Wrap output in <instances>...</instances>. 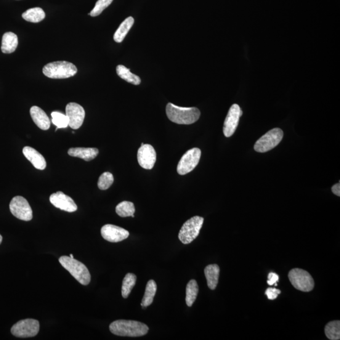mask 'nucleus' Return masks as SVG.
Segmentation results:
<instances>
[{"mask_svg":"<svg viewBox=\"0 0 340 340\" xmlns=\"http://www.w3.org/2000/svg\"><path fill=\"white\" fill-rule=\"evenodd\" d=\"M59 261L61 265L70 272L71 275L82 285L87 286L91 281L89 269L80 262L70 257H61Z\"/></svg>","mask_w":340,"mask_h":340,"instance_id":"7ed1b4c3","label":"nucleus"},{"mask_svg":"<svg viewBox=\"0 0 340 340\" xmlns=\"http://www.w3.org/2000/svg\"><path fill=\"white\" fill-rule=\"evenodd\" d=\"M45 17H46V14L44 10L39 7L29 9L22 14L23 19L33 23L41 22L44 19Z\"/></svg>","mask_w":340,"mask_h":340,"instance_id":"b1692460","label":"nucleus"},{"mask_svg":"<svg viewBox=\"0 0 340 340\" xmlns=\"http://www.w3.org/2000/svg\"><path fill=\"white\" fill-rule=\"evenodd\" d=\"M103 239L111 243H118L129 237V233L124 228L112 224H106L101 229Z\"/></svg>","mask_w":340,"mask_h":340,"instance_id":"ddd939ff","label":"nucleus"},{"mask_svg":"<svg viewBox=\"0 0 340 340\" xmlns=\"http://www.w3.org/2000/svg\"><path fill=\"white\" fill-rule=\"evenodd\" d=\"M117 74L122 79L134 85H139L141 82L139 76L132 73L131 71L123 65H119L116 68Z\"/></svg>","mask_w":340,"mask_h":340,"instance_id":"5701e85b","label":"nucleus"},{"mask_svg":"<svg viewBox=\"0 0 340 340\" xmlns=\"http://www.w3.org/2000/svg\"><path fill=\"white\" fill-rule=\"evenodd\" d=\"M66 115L68 119V126L71 129L79 128L83 123L85 111L83 107L76 103H70L66 105Z\"/></svg>","mask_w":340,"mask_h":340,"instance_id":"f8f14e48","label":"nucleus"},{"mask_svg":"<svg viewBox=\"0 0 340 340\" xmlns=\"http://www.w3.org/2000/svg\"><path fill=\"white\" fill-rule=\"evenodd\" d=\"M23 153L36 168L43 170L46 168V159L35 149L26 146L23 149Z\"/></svg>","mask_w":340,"mask_h":340,"instance_id":"dca6fc26","label":"nucleus"},{"mask_svg":"<svg viewBox=\"0 0 340 340\" xmlns=\"http://www.w3.org/2000/svg\"><path fill=\"white\" fill-rule=\"evenodd\" d=\"M116 213L122 217L131 216L134 217L135 209L134 204L131 202L123 201L117 206L116 208Z\"/></svg>","mask_w":340,"mask_h":340,"instance_id":"bb28decb","label":"nucleus"},{"mask_svg":"<svg viewBox=\"0 0 340 340\" xmlns=\"http://www.w3.org/2000/svg\"><path fill=\"white\" fill-rule=\"evenodd\" d=\"M137 160L139 165L146 169H151L155 166L156 153L150 145H143L138 150Z\"/></svg>","mask_w":340,"mask_h":340,"instance_id":"4468645a","label":"nucleus"},{"mask_svg":"<svg viewBox=\"0 0 340 340\" xmlns=\"http://www.w3.org/2000/svg\"><path fill=\"white\" fill-rule=\"evenodd\" d=\"M134 23V19L133 17H129L121 23L119 26L118 30L116 31L114 34V39L118 43H121L125 37L127 36V33L131 30V29Z\"/></svg>","mask_w":340,"mask_h":340,"instance_id":"412c9836","label":"nucleus"},{"mask_svg":"<svg viewBox=\"0 0 340 340\" xmlns=\"http://www.w3.org/2000/svg\"><path fill=\"white\" fill-rule=\"evenodd\" d=\"M78 71L75 65L68 61H55L47 64L42 69L45 76L52 79H65L75 75Z\"/></svg>","mask_w":340,"mask_h":340,"instance_id":"20e7f679","label":"nucleus"},{"mask_svg":"<svg viewBox=\"0 0 340 340\" xmlns=\"http://www.w3.org/2000/svg\"><path fill=\"white\" fill-rule=\"evenodd\" d=\"M68 155L90 161L97 157L99 151L97 148H72L68 151Z\"/></svg>","mask_w":340,"mask_h":340,"instance_id":"a211bd4d","label":"nucleus"},{"mask_svg":"<svg viewBox=\"0 0 340 340\" xmlns=\"http://www.w3.org/2000/svg\"><path fill=\"white\" fill-rule=\"evenodd\" d=\"M52 122L56 126L57 131L58 129L66 128L68 126V119L66 115L60 111H53L51 114Z\"/></svg>","mask_w":340,"mask_h":340,"instance_id":"c85d7f7f","label":"nucleus"},{"mask_svg":"<svg viewBox=\"0 0 340 340\" xmlns=\"http://www.w3.org/2000/svg\"><path fill=\"white\" fill-rule=\"evenodd\" d=\"M2 240H3V237H2V236L1 235H0V244L2 243Z\"/></svg>","mask_w":340,"mask_h":340,"instance_id":"f704fd0d","label":"nucleus"},{"mask_svg":"<svg viewBox=\"0 0 340 340\" xmlns=\"http://www.w3.org/2000/svg\"><path fill=\"white\" fill-rule=\"evenodd\" d=\"M18 37L15 34L9 32L3 36L2 41V51L5 54H11L15 52L18 46Z\"/></svg>","mask_w":340,"mask_h":340,"instance_id":"aec40b11","label":"nucleus"},{"mask_svg":"<svg viewBox=\"0 0 340 340\" xmlns=\"http://www.w3.org/2000/svg\"><path fill=\"white\" fill-rule=\"evenodd\" d=\"M203 217L194 216L188 219L182 225L179 234V238L183 244H187L197 237L204 223Z\"/></svg>","mask_w":340,"mask_h":340,"instance_id":"39448f33","label":"nucleus"},{"mask_svg":"<svg viewBox=\"0 0 340 340\" xmlns=\"http://www.w3.org/2000/svg\"><path fill=\"white\" fill-rule=\"evenodd\" d=\"M207 286L211 290H215L219 282L220 268L217 264L209 265L204 270Z\"/></svg>","mask_w":340,"mask_h":340,"instance_id":"6ab92c4d","label":"nucleus"},{"mask_svg":"<svg viewBox=\"0 0 340 340\" xmlns=\"http://www.w3.org/2000/svg\"><path fill=\"white\" fill-rule=\"evenodd\" d=\"M70 257L71 258V259H74V256H73V255L72 254H71L70 255Z\"/></svg>","mask_w":340,"mask_h":340,"instance_id":"c9c22d12","label":"nucleus"},{"mask_svg":"<svg viewBox=\"0 0 340 340\" xmlns=\"http://www.w3.org/2000/svg\"><path fill=\"white\" fill-rule=\"evenodd\" d=\"M156 291H157V285H156L155 281L153 280H149L147 285H146L144 297H143L141 304H140L143 308L145 309V308L153 303Z\"/></svg>","mask_w":340,"mask_h":340,"instance_id":"4be33fe9","label":"nucleus"},{"mask_svg":"<svg viewBox=\"0 0 340 340\" xmlns=\"http://www.w3.org/2000/svg\"><path fill=\"white\" fill-rule=\"evenodd\" d=\"M166 112L169 120L178 124L195 123L201 116V111L197 108L181 107L172 103L166 105Z\"/></svg>","mask_w":340,"mask_h":340,"instance_id":"f03ea898","label":"nucleus"},{"mask_svg":"<svg viewBox=\"0 0 340 340\" xmlns=\"http://www.w3.org/2000/svg\"><path fill=\"white\" fill-rule=\"evenodd\" d=\"M32 119L40 129L46 131L50 126V121L45 111L41 108L33 106L30 110Z\"/></svg>","mask_w":340,"mask_h":340,"instance_id":"f3484780","label":"nucleus"},{"mask_svg":"<svg viewBox=\"0 0 340 340\" xmlns=\"http://www.w3.org/2000/svg\"><path fill=\"white\" fill-rule=\"evenodd\" d=\"M113 1L114 0H98L94 9L89 13V15L92 16V17H97V16L100 15L103 10L107 9Z\"/></svg>","mask_w":340,"mask_h":340,"instance_id":"7c9ffc66","label":"nucleus"},{"mask_svg":"<svg viewBox=\"0 0 340 340\" xmlns=\"http://www.w3.org/2000/svg\"><path fill=\"white\" fill-rule=\"evenodd\" d=\"M199 293V286L195 280H191L186 288V304L191 307L194 303Z\"/></svg>","mask_w":340,"mask_h":340,"instance_id":"393cba45","label":"nucleus"},{"mask_svg":"<svg viewBox=\"0 0 340 340\" xmlns=\"http://www.w3.org/2000/svg\"><path fill=\"white\" fill-rule=\"evenodd\" d=\"M10 212L18 219L29 221L33 217V210L28 201L22 196H16L10 204Z\"/></svg>","mask_w":340,"mask_h":340,"instance_id":"9d476101","label":"nucleus"},{"mask_svg":"<svg viewBox=\"0 0 340 340\" xmlns=\"http://www.w3.org/2000/svg\"><path fill=\"white\" fill-rule=\"evenodd\" d=\"M288 276L292 285L297 290L308 292L314 289V279L307 271L294 268L289 272Z\"/></svg>","mask_w":340,"mask_h":340,"instance_id":"423d86ee","label":"nucleus"},{"mask_svg":"<svg viewBox=\"0 0 340 340\" xmlns=\"http://www.w3.org/2000/svg\"><path fill=\"white\" fill-rule=\"evenodd\" d=\"M49 200L53 206L62 211L73 212L78 209L73 199L62 192L52 193L50 196Z\"/></svg>","mask_w":340,"mask_h":340,"instance_id":"2eb2a0df","label":"nucleus"},{"mask_svg":"<svg viewBox=\"0 0 340 340\" xmlns=\"http://www.w3.org/2000/svg\"><path fill=\"white\" fill-rule=\"evenodd\" d=\"M281 293V291L276 288H268L265 291V294L267 295L268 299L275 300L277 298L278 294Z\"/></svg>","mask_w":340,"mask_h":340,"instance_id":"2f4dec72","label":"nucleus"},{"mask_svg":"<svg viewBox=\"0 0 340 340\" xmlns=\"http://www.w3.org/2000/svg\"><path fill=\"white\" fill-rule=\"evenodd\" d=\"M332 192L337 196H340V184L339 183H336L331 188Z\"/></svg>","mask_w":340,"mask_h":340,"instance_id":"72a5a7b5","label":"nucleus"},{"mask_svg":"<svg viewBox=\"0 0 340 340\" xmlns=\"http://www.w3.org/2000/svg\"><path fill=\"white\" fill-rule=\"evenodd\" d=\"M243 115L240 106L238 104H233L228 111L226 118L225 119L223 132L225 137H230L235 133L237 129L240 119Z\"/></svg>","mask_w":340,"mask_h":340,"instance_id":"9b49d317","label":"nucleus"},{"mask_svg":"<svg viewBox=\"0 0 340 340\" xmlns=\"http://www.w3.org/2000/svg\"><path fill=\"white\" fill-rule=\"evenodd\" d=\"M268 280H267V284L269 286H273L274 284H277L278 280H279V277L277 274V273L270 272L268 276Z\"/></svg>","mask_w":340,"mask_h":340,"instance_id":"473e14b6","label":"nucleus"},{"mask_svg":"<svg viewBox=\"0 0 340 340\" xmlns=\"http://www.w3.org/2000/svg\"><path fill=\"white\" fill-rule=\"evenodd\" d=\"M325 332L328 339L339 340L340 339V321H333L328 323L325 326Z\"/></svg>","mask_w":340,"mask_h":340,"instance_id":"cd10ccee","label":"nucleus"},{"mask_svg":"<svg viewBox=\"0 0 340 340\" xmlns=\"http://www.w3.org/2000/svg\"><path fill=\"white\" fill-rule=\"evenodd\" d=\"M201 151L199 148H192L183 155L177 166V172L180 175L188 174L195 168L200 161Z\"/></svg>","mask_w":340,"mask_h":340,"instance_id":"1a4fd4ad","label":"nucleus"},{"mask_svg":"<svg viewBox=\"0 0 340 340\" xmlns=\"http://www.w3.org/2000/svg\"><path fill=\"white\" fill-rule=\"evenodd\" d=\"M39 322L34 319H25L12 326L11 333L18 338H30L37 335L39 331Z\"/></svg>","mask_w":340,"mask_h":340,"instance_id":"6e6552de","label":"nucleus"},{"mask_svg":"<svg viewBox=\"0 0 340 340\" xmlns=\"http://www.w3.org/2000/svg\"><path fill=\"white\" fill-rule=\"evenodd\" d=\"M283 137L282 130L279 128L270 130L255 143L254 150L259 153H266L279 144Z\"/></svg>","mask_w":340,"mask_h":340,"instance_id":"0eeeda50","label":"nucleus"},{"mask_svg":"<svg viewBox=\"0 0 340 340\" xmlns=\"http://www.w3.org/2000/svg\"><path fill=\"white\" fill-rule=\"evenodd\" d=\"M114 179L113 175L110 172H105L101 175L98 179V187L100 190H105L111 187L114 183Z\"/></svg>","mask_w":340,"mask_h":340,"instance_id":"c756f323","label":"nucleus"},{"mask_svg":"<svg viewBox=\"0 0 340 340\" xmlns=\"http://www.w3.org/2000/svg\"><path fill=\"white\" fill-rule=\"evenodd\" d=\"M137 277L134 273H128L122 281V296L127 299L136 283Z\"/></svg>","mask_w":340,"mask_h":340,"instance_id":"a878e982","label":"nucleus"},{"mask_svg":"<svg viewBox=\"0 0 340 340\" xmlns=\"http://www.w3.org/2000/svg\"><path fill=\"white\" fill-rule=\"evenodd\" d=\"M109 329L115 335L129 337L145 336L149 331L148 326L144 323L123 320L114 321L110 324Z\"/></svg>","mask_w":340,"mask_h":340,"instance_id":"f257e3e1","label":"nucleus"}]
</instances>
